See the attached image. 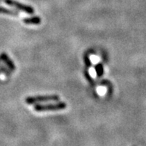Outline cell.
<instances>
[{"label":"cell","instance_id":"obj_1","mask_svg":"<svg viewBox=\"0 0 146 146\" xmlns=\"http://www.w3.org/2000/svg\"><path fill=\"white\" fill-rule=\"evenodd\" d=\"M66 108V104L64 102H59L57 104H36L35 106V110L36 112L44 111H55L60 110Z\"/></svg>","mask_w":146,"mask_h":146},{"label":"cell","instance_id":"obj_2","mask_svg":"<svg viewBox=\"0 0 146 146\" xmlns=\"http://www.w3.org/2000/svg\"><path fill=\"white\" fill-rule=\"evenodd\" d=\"M60 100V97L57 95H51V96H34V97H28L25 98V102L28 104H32L36 102H58Z\"/></svg>","mask_w":146,"mask_h":146},{"label":"cell","instance_id":"obj_3","mask_svg":"<svg viewBox=\"0 0 146 146\" xmlns=\"http://www.w3.org/2000/svg\"><path fill=\"white\" fill-rule=\"evenodd\" d=\"M5 2V4L11 6V7H14V8H17L19 11H22L23 12H25V13H27L29 14H33L35 13V10L32 7L25 5H23L22 3L14 1V0H0V2Z\"/></svg>","mask_w":146,"mask_h":146},{"label":"cell","instance_id":"obj_4","mask_svg":"<svg viewBox=\"0 0 146 146\" xmlns=\"http://www.w3.org/2000/svg\"><path fill=\"white\" fill-rule=\"evenodd\" d=\"M23 23L25 24H32V25H38L40 24L41 19L38 17H26L23 19Z\"/></svg>","mask_w":146,"mask_h":146},{"label":"cell","instance_id":"obj_5","mask_svg":"<svg viewBox=\"0 0 146 146\" xmlns=\"http://www.w3.org/2000/svg\"><path fill=\"white\" fill-rule=\"evenodd\" d=\"M0 14H8V15L14 16V17H19L20 14L17 11L11 9H8V8H3V7H0Z\"/></svg>","mask_w":146,"mask_h":146},{"label":"cell","instance_id":"obj_6","mask_svg":"<svg viewBox=\"0 0 146 146\" xmlns=\"http://www.w3.org/2000/svg\"><path fill=\"white\" fill-rule=\"evenodd\" d=\"M4 62L7 64V65H8L9 69H11V71H14V69H15V66H14V64H13V62L11 61V60H10L9 58H8V55L6 56L5 58Z\"/></svg>","mask_w":146,"mask_h":146},{"label":"cell","instance_id":"obj_7","mask_svg":"<svg viewBox=\"0 0 146 146\" xmlns=\"http://www.w3.org/2000/svg\"><path fill=\"white\" fill-rule=\"evenodd\" d=\"M96 72H97V75L98 77L102 76V75L103 74V66H102V64H98V65L96 66Z\"/></svg>","mask_w":146,"mask_h":146},{"label":"cell","instance_id":"obj_8","mask_svg":"<svg viewBox=\"0 0 146 146\" xmlns=\"http://www.w3.org/2000/svg\"><path fill=\"white\" fill-rule=\"evenodd\" d=\"M11 69H8V68L5 66H0V73H6L7 75L11 74Z\"/></svg>","mask_w":146,"mask_h":146}]
</instances>
